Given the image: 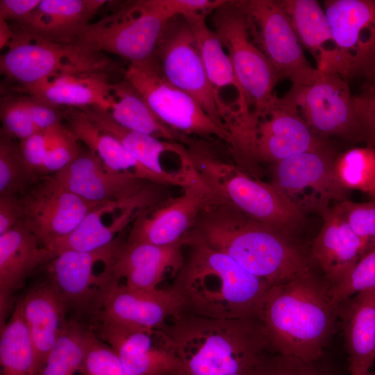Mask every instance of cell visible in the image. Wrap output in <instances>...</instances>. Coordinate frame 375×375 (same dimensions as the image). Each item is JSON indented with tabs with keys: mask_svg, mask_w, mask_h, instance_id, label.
<instances>
[{
	"mask_svg": "<svg viewBox=\"0 0 375 375\" xmlns=\"http://www.w3.org/2000/svg\"><path fill=\"white\" fill-rule=\"evenodd\" d=\"M188 233L271 285L311 271L290 236L248 217L211 191Z\"/></svg>",
	"mask_w": 375,
	"mask_h": 375,
	"instance_id": "obj_1",
	"label": "cell"
},
{
	"mask_svg": "<svg viewBox=\"0 0 375 375\" xmlns=\"http://www.w3.org/2000/svg\"><path fill=\"white\" fill-rule=\"evenodd\" d=\"M339 306L328 282L310 271L271 285L258 318L272 351L314 362L333 332Z\"/></svg>",
	"mask_w": 375,
	"mask_h": 375,
	"instance_id": "obj_2",
	"label": "cell"
},
{
	"mask_svg": "<svg viewBox=\"0 0 375 375\" xmlns=\"http://www.w3.org/2000/svg\"><path fill=\"white\" fill-rule=\"evenodd\" d=\"M184 241L187 254L172 283L184 311L214 319L258 318L271 284L190 233Z\"/></svg>",
	"mask_w": 375,
	"mask_h": 375,
	"instance_id": "obj_3",
	"label": "cell"
},
{
	"mask_svg": "<svg viewBox=\"0 0 375 375\" xmlns=\"http://www.w3.org/2000/svg\"><path fill=\"white\" fill-rule=\"evenodd\" d=\"M162 328L187 375H253L272 351L258 318L214 319L183 311Z\"/></svg>",
	"mask_w": 375,
	"mask_h": 375,
	"instance_id": "obj_4",
	"label": "cell"
},
{
	"mask_svg": "<svg viewBox=\"0 0 375 375\" xmlns=\"http://www.w3.org/2000/svg\"><path fill=\"white\" fill-rule=\"evenodd\" d=\"M185 147L201 179L223 201L290 237L303 224L305 216L270 183L252 176L236 164L221 160L201 139L191 137Z\"/></svg>",
	"mask_w": 375,
	"mask_h": 375,
	"instance_id": "obj_5",
	"label": "cell"
},
{
	"mask_svg": "<svg viewBox=\"0 0 375 375\" xmlns=\"http://www.w3.org/2000/svg\"><path fill=\"white\" fill-rule=\"evenodd\" d=\"M328 142L311 132L284 97L274 95L262 110L240 119L229 150L236 165L258 178L260 163L273 165Z\"/></svg>",
	"mask_w": 375,
	"mask_h": 375,
	"instance_id": "obj_6",
	"label": "cell"
},
{
	"mask_svg": "<svg viewBox=\"0 0 375 375\" xmlns=\"http://www.w3.org/2000/svg\"><path fill=\"white\" fill-rule=\"evenodd\" d=\"M13 33L7 51L0 57V72L17 84V92L63 75L110 74L116 69L106 54Z\"/></svg>",
	"mask_w": 375,
	"mask_h": 375,
	"instance_id": "obj_7",
	"label": "cell"
},
{
	"mask_svg": "<svg viewBox=\"0 0 375 375\" xmlns=\"http://www.w3.org/2000/svg\"><path fill=\"white\" fill-rule=\"evenodd\" d=\"M168 21L154 0L131 1L91 22L75 45L94 53H111L129 63L142 62L153 56Z\"/></svg>",
	"mask_w": 375,
	"mask_h": 375,
	"instance_id": "obj_8",
	"label": "cell"
},
{
	"mask_svg": "<svg viewBox=\"0 0 375 375\" xmlns=\"http://www.w3.org/2000/svg\"><path fill=\"white\" fill-rule=\"evenodd\" d=\"M211 22L228 51L249 110H262L275 95L273 91L281 78L255 42L240 0H226L211 13Z\"/></svg>",
	"mask_w": 375,
	"mask_h": 375,
	"instance_id": "obj_9",
	"label": "cell"
},
{
	"mask_svg": "<svg viewBox=\"0 0 375 375\" xmlns=\"http://www.w3.org/2000/svg\"><path fill=\"white\" fill-rule=\"evenodd\" d=\"M153 56L165 78L195 99L208 115L226 131L236 109L217 97L185 17L176 16L167 22Z\"/></svg>",
	"mask_w": 375,
	"mask_h": 375,
	"instance_id": "obj_10",
	"label": "cell"
},
{
	"mask_svg": "<svg viewBox=\"0 0 375 375\" xmlns=\"http://www.w3.org/2000/svg\"><path fill=\"white\" fill-rule=\"evenodd\" d=\"M338 154L328 142L277 162L272 167L270 183L304 216L322 217L332 203L349 199V190L340 184L334 170Z\"/></svg>",
	"mask_w": 375,
	"mask_h": 375,
	"instance_id": "obj_11",
	"label": "cell"
},
{
	"mask_svg": "<svg viewBox=\"0 0 375 375\" xmlns=\"http://www.w3.org/2000/svg\"><path fill=\"white\" fill-rule=\"evenodd\" d=\"M283 97L317 137L362 142L353 96L342 76L319 72L310 83L292 85Z\"/></svg>",
	"mask_w": 375,
	"mask_h": 375,
	"instance_id": "obj_12",
	"label": "cell"
},
{
	"mask_svg": "<svg viewBox=\"0 0 375 375\" xmlns=\"http://www.w3.org/2000/svg\"><path fill=\"white\" fill-rule=\"evenodd\" d=\"M124 78L169 127L188 136L216 137L229 145V133L216 124L195 99L165 78L154 56L129 63Z\"/></svg>",
	"mask_w": 375,
	"mask_h": 375,
	"instance_id": "obj_13",
	"label": "cell"
},
{
	"mask_svg": "<svg viewBox=\"0 0 375 375\" xmlns=\"http://www.w3.org/2000/svg\"><path fill=\"white\" fill-rule=\"evenodd\" d=\"M52 176L65 188L90 202H124L142 210L165 199L160 190L165 185L132 174L111 171L88 149H83L67 167Z\"/></svg>",
	"mask_w": 375,
	"mask_h": 375,
	"instance_id": "obj_14",
	"label": "cell"
},
{
	"mask_svg": "<svg viewBox=\"0 0 375 375\" xmlns=\"http://www.w3.org/2000/svg\"><path fill=\"white\" fill-rule=\"evenodd\" d=\"M252 36L278 73L292 85L310 83L319 74L307 60L303 47L278 0H240Z\"/></svg>",
	"mask_w": 375,
	"mask_h": 375,
	"instance_id": "obj_15",
	"label": "cell"
},
{
	"mask_svg": "<svg viewBox=\"0 0 375 375\" xmlns=\"http://www.w3.org/2000/svg\"><path fill=\"white\" fill-rule=\"evenodd\" d=\"M122 231L108 245L91 251H64L40 267L46 278L59 292L68 308L90 313L98 310L106 285L94 266L111 265L124 247L127 233Z\"/></svg>",
	"mask_w": 375,
	"mask_h": 375,
	"instance_id": "obj_16",
	"label": "cell"
},
{
	"mask_svg": "<svg viewBox=\"0 0 375 375\" xmlns=\"http://www.w3.org/2000/svg\"><path fill=\"white\" fill-rule=\"evenodd\" d=\"M19 200L21 222L33 233L40 245L49 250L101 203L82 199L62 186L52 175L40 177L19 196Z\"/></svg>",
	"mask_w": 375,
	"mask_h": 375,
	"instance_id": "obj_17",
	"label": "cell"
},
{
	"mask_svg": "<svg viewBox=\"0 0 375 375\" xmlns=\"http://www.w3.org/2000/svg\"><path fill=\"white\" fill-rule=\"evenodd\" d=\"M210 193L192 164L182 194L165 198L139 211L127 233L125 244L169 245L183 240L192 228Z\"/></svg>",
	"mask_w": 375,
	"mask_h": 375,
	"instance_id": "obj_18",
	"label": "cell"
},
{
	"mask_svg": "<svg viewBox=\"0 0 375 375\" xmlns=\"http://www.w3.org/2000/svg\"><path fill=\"white\" fill-rule=\"evenodd\" d=\"M91 327L131 375H187L172 339L163 328L103 323Z\"/></svg>",
	"mask_w": 375,
	"mask_h": 375,
	"instance_id": "obj_19",
	"label": "cell"
},
{
	"mask_svg": "<svg viewBox=\"0 0 375 375\" xmlns=\"http://www.w3.org/2000/svg\"><path fill=\"white\" fill-rule=\"evenodd\" d=\"M183 311V299L172 283L150 290L133 289L121 283H112L105 290L92 321L162 328L170 319Z\"/></svg>",
	"mask_w": 375,
	"mask_h": 375,
	"instance_id": "obj_20",
	"label": "cell"
},
{
	"mask_svg": "<svg viewBox=\"0 0 375 375\" xmlns=\"http://www.w3.org/2000/svg\"><path fill=\"white\" fill-rule=\"evenodd\" d=\"M324 12L337 49L338 75H358L375 50V0H326Z\"/></svg>",
	"mask_w": 375,
	"mask_h": 375,
	"instance_id": "obj_21",
	"label": "cell"
},
{
	"mask_svg": "<svg viewBox=\"0 0 375 375\" xmlns=\"http://www.w3.org/2000/svg\"><path fill=\"white\" fill-rule=\"evenodd\" d=\"M184 243V239L169 245L124 243L114 262L103 266L101 273L107 286L124 279L122 284L133 289L150 290L160 288L158 285L169 272L175 278L181 268Z\"/></svg>",
	"mask_w": 375,
	"mask_h": 375,
	"instance_id": "obj_22",
	"label": "cell"
},
{
	"mask_svg": "<svg viewBox=\"0 0 375 375\" xmlns=\"http://www.w3.org/2000/svg\"><path fill=\"white\" fill-rule=\"evenodd\" d=\"M22 222L0 235V322L6 324L15 293L26 280L53 258Z\"/></svg>",
	"mask_w": 375,
	"mask_h": 375,
	"instance_id": "obj_23",
	"label": "cell"
},
{
	"mask_svg": "<svg viewBox=\"0 0 375 375\" xmlns=\"http://www.w3.org/2000/svg\"><path fill=\"white\" fill-rule=\"evenodd\" d=\"M104 0H42L25 19L14 24L13 32L47 42L75 45Z\"/></svg>",
	"mask_w": 375,
	"mask_h": 375,
	"instance_id": "obj_24",
	"label": "cell"
},
{
	"mask_svg": "<svg viewBox=\"0 0 375 375\" xmlns=\"http://www.w3.org/2000/svg\"><path fill=\"white\" fill-rule=\"evenodd\" d=\"M79 109L101 130L117 139L142 165L162 177L168 185L185 186L192 167L191 160L181 164L178 172L165 169L160 157L165 152H172L180 159L188 156L186 147L178 142L166 141L129 130L116 123L101 108L90 106Z\"/></svg>",
	"mask_w": 375,
	"mask_h": 375,
	"instance_id": "obj_25",
	"label": "cell"
},
{
	"mask_svg": "<svg viewBox=\"0 0 375 375\" xmlns=\"http://www.w3.org/2000/svg\"><path fill=\"white\" fill-rule=\"evenodd\" d=\"M17 304L31 339L34 374L37 375L67 322L65 316L69 308L46 278L28 290Z\"/></svg>",
	"mask_w": 375,
	"mask_h": 375,
	"instance_id": "obj_26",
	"label": "cell"
},
{
	"mask_svg": "<svg viewBox=\"0 0 375 375\" xmlns=\"http://www.w3.org/2000/svg\"><path fill=\"white\" fill-rule=\"evenodd\" d=\"M323 225L312 252L331 286L340 283L367 251L366 242L352 229L337 204L322 216Z\"/></svg>",
	"mask_w": 375,
	"mask_h": 375,
	"instance_id": "obj_27",
	"label": "cell"
},
{
	"mask_svg": "<svg viewBox=\"0 0 375 375\" xmlns=\"http://www.w3.org/2000/svg\"><path fill=\"white\" fill-rule=\"evenodd\" d=\"M140 210L119 201L103 202L90 210L79 224L49 249L54 257L64 251H91L110 242L133 222Z\"/></svg>",
	"mask_w": 375,
	"mask_h": 375,
	"instance_id": "obj_28",
	"label": "cell"
},
{
	"mask_svg": "<svg viewBox=\"0 0 375 375\" xmlns=\"http://www.w3.org/2000/svg\"><path fill=\"white\" fill-rule=\"evenodd\" d=\"M108 73L86 72L63 75L21 90L65 108L97 106L108 111L112 100Z\"/></svg>",
	"mask_w": 375,
	"mask_h": 375,
	"instance_id": "obj_29",
	"label": "cell"
},
{
	"mask_svg": "<svg viewBox=\"0 0 375 375\" xmlns=\"http://www.w3.org/2000/svg\"><path fill=\"white\" fill-rule=\"evenodd\" d=\"M299 40L315 57L317 69L338 74L335 44L325 12L315 0H278Z\"/></svg>",
	"mask_w": 375,
	"mask_h": 375,
	"instance_id": "obj_30",
	"label": "cell"
},
{
	"mask_svg": "<svg viewBox=\"0 0 375 375\" xmlns=\"http://www.w3.org/2000/svg\"><path fill=\"white\" fill-rule=\"evenodd\" d=\"M64 111L66 127L79 142L95 153L108 169L168 185L162 177L142 165L117 139L101 130L79 109L64 108Z\"/></svg>",
	"mask_w": 375,
	"mask_h": 375,
	"instance_id": "obj_31",
	"label": "cell"
},
{
	"mask_svg": "<svg viewBox=\"0 0 375 375\" xmlns=\"http://www.w3.org/2000/svg\"><path fill=\"white\" fill-rule=\"evenodd\" d=\"M351 375H363L375 360V289L356 294L343 313Z\"/></svg>",
	"mask_w": 375,
	"mask_h": 375,
	"instance_id": "obj_32",
	"label": "cell"
},
{
	"mask_svg": "<svg viewBox=\"0 0 375 375\" xmlns=\"http://www.w3.org/2000/svg\"><path fill=\"white\" fill-rule=\"evenodd\" d=\"M111 94L112 100L107 112L120 126L166 141L184 145L188 142L191 136L178 132L163 123L124 77L112 83Z\"/></svg>",
	"mask_w": 375,
	"mask_h": 375,
	"instance_id": "obj_33",
	"label": "cell"
},
{
	"mask_svg": "<svg viewBox=\"0 0 375 375\" xmlns=\"http://www.w3.org/2000/svg\"><path fill=\"white\" fill-rule=\"evenodd\" d=\"M208 14L198 13L185 16L195 38L208 78L217 97L221 88L233 85L237 90V108L240 113L249 111L244 92L238 82L231 61L224 50L217 33L208 28ZM184 17V16H183Z\"/></svg>",
	"mask_w": 375,
	"mask_h": 375,
	"instance_id": "obj_34",
	"label": "cell"
},
{
	"mask_svg": "<svg viewBox=\"0 0 375 375\" xmlns=\"http://www.w3.org/2000/svg\"><path fill=\"white\" fill-rule=\"evenodd\" d=\"M93 332L91 326L76 320L67 321L37 375L79 374Z\"/></svg>",
	"mask_w": 375,
	"mask_h": 375,
	"instance_id": "obj_35",
	"label": "cell"
},
{
	"mask_svg": "<svg viewBox=\"0 0 375 375\" xmlns=\"http://www.w3.org/2000/svg\"><path fill=\"white\" fill-rule=\"evenodd\" d=\"M0 364L1 375H35L31 339L17 303L1 327Z\"/></svg>",
	"mask_w": 375,
	"mask_h": 375,
	"instance_id": "obj_36",
	"label": "cell"
},
{
	"mask_svg": "<svg viewBox=\"0 0 375 375\" xmlns=\"http://www.w3.org/2000/svg\"><path fill=\"white\" fill-rule=\"evenodd\" d=\"M40 178L24 159L19 141L0 133V194L20 196Z\"/></svg>",
	"mask_w": 375,
	"mask_h": 375,
	"instance_id": "obj_37",
	"label": "cell"
},
{
	"mask_svg": "<svg viewBox=\"0 0 375 375\" xmlns=\"http://www.w3.org/2000/svg\"><path fill=\"white\" fill-rule=\"evenodd\" d=\"M334 170L344 188L369 194L375 174V148L354 147L338 153Z\"/></svg>",
	"mask_w": 375,
	"mask_h": 375,
	"instance_id": "obj_38",
	"label": "cell"
},
{
	"mask_svg": "<svg viewBox=\"0 0 375 375\" xmlns=\"http://www.w3.org/2000/svg\"><path fill=\"white\" fill-rule=\"evenodd\" d=\"M375 289V247L367 251L347 275L331 286L333 301L338 306L353 294Z\"/></svg>",
	"mask_w": 375,
	"mask_h": 375,
	"instance_id": "obj_39",
	"label": "cell"
},
{
	"mask_svg": "<svg viewBox=\"0 0 375 375\" xmlns=\"http://www.w3.org/2000/svg\"><path fill=\"white\" fill-rule=\"evenodd\" d=\"M1 132L19 141L42 131L35 126L22 94H9L0 101Z\"/></svg>",
	"mask_w": 375,
	"mask_h": 375,
	"instance_id": "obj_40",
	"label": "cell"
},
{
	"mask_svg": "<svg viewBox=\"0 0 375 375\" xmlns=\"http://www.w3.org/2000/svg\"><path fill=\"white\" fill-rule=\"evenodd\" d=\"M79 375H131L114 350L93 332L83 369Z\"/></svg>",
	"mask_w": 375,
	"mask_h": 375,
	"instance_id": "obj_41",
	"label": "cell"
},
{
	"mask_svg": "<svg viewBox=\"0 0 375 375\" xmlns=\"http://www.w3.org/2000/svg\"><path fill=\"white\" fill-rule=\"evenodd\" d=\"M79 141L63 124L47 152L42 176L53 175L67 167L82 151Z\"/></svg>",
	"mask_w": 375,
	"mask_h": 375,
	"instance_id": "obj_42",
	"label": "cell"
},
{
	"mask_svg": "<svg viewBox=\"0 0 375 375\" xmlns=\"http://www.w3.org/2000/svg\"><path fill=\"white\" fill-rule=\"evenodd\" d=\"M354 232L367 245L375 234V199L355 203L349 199L337 203Z\"/></svg>",
	"mask_w": 375,
	"mask_h": 375,
	"instance_id": "obj_43",
	"label": "cell"
},
{
	"mask_svg": "<svg viewBox=\"0 0 375 375\" xmlns=\"http://www.w3.org/2000/svg\"><path fill=\"white\" fill-rule=\"evenodd\" d=\"M253 375H324L313 362L279 353L267 354Z\"/></svg>",
	"mask_w": 375,
	"mask_h": 375,
	"instance_id": "obj_44",
	"label": "cell"
},
{
	"mask_svg": "<svg viewBox=\"0 0 375 375\" xmlns=\"http://www.w3.org/2000/svg\"><path fill=\"white\" fill-rule=\"evenodd\" d=\"M62 124L52 130L39 131L19 141L24 159L38 177H42V169L47 152L58 128Z\"/></svg>",
	"mask_w": 375,
	"mask_h": 375,
	"instance_id": "obj_45",
	"label": "cell"
},
{
	"mask_svg": "<svg viewBox=\"0 0 375 375\" xmlns=\"http://www.w3.org/2000/svg\"><path fill=\"white\" fill-rule=\"evenodd\" d=\"M362 142L375 148V85L364 86L362 92L353 96Z\"/></svg>",
	"mask_w": 375,
	"mask_h": 375,
	"instance_id": "obj_46",
	"label": "cell"
},
{
	"mask_svg": "<svg viewBox=\"0 0 375 375\" xmlns=\"http://www.w3.org/2000/svg\"><path fill=\"white\" fill-rule=\"evenodd\" d=\"M22 215L19 195L0 194V235L21 222Z\"/></svg>",
	"mask_w": 375,
	"mask_h": 375,
	"instance_id": "obj_47",
	"label": "cell"
},
{
	"mask_svg": "<svg viewBox=\"0 0 375 375\" xmlns=\"http://www.w3.org/2000/svg\"><path fill=\"white\" fill-rule=\"evenodd\" d=\"M41 0H1L0 19L17 24L25 19L39 6Z\"/></svg>",
	"mask_w": 375,
	"mask_h": 375,
	"instance_id": "obj_48",
	"label": "cell"
},
{
	"mask_svg": "<svg viewBox=\"0 0 375 375\" xmlns=\"http://www.w3.org/2000/svg\"><path fill=\"white\" fill-rule=\"evenodd\" d=\"M358 75L365 78L364 86L375 85V50L366 61Z\"/></svg>",
	"mask_w": 375,
	"mask_h": 375,
	"instance_id": "obj_49",
	"label": "cell"
},
{
	"mask_svg": "<svg viewBox=\"0 0 375 375\" xmlns=\"http://www.w3.org/2000/svg\"><path fill=\"white\" fill-rule=\"evenodd\" d=\"M14 33L10 25L6 21L0 19V49L8 47Z\"/></svg>",
	"mask_w": 375,
	"mask_h": 375,
	"instance_id": "obj_50",
	"label": "cell"
},
{
	"mask_svg": "<svg viewBox=\"0 0 375 375\" xmlns=\"http://www.w3.org/2000/svg\"><path fill=\"white\" fill-rule=\"evenodd\" d=\"M369 194L374 197V199H375V174L373 178V182Z\"/></svg>",
	"mask_w": 375,
	"mask_h": 375,
	"instance_id": "obj_51",
	"label": "cell"
},
{
	"mask_svg": "<svg viewBox=\"0 0 375 375\" xmlns=\"http://www.w3.org/2000/svg\"><path fill=\"white\" fill-rule=\"evenodd\" d=\"M363 375H375V374H374V373H371V372H368L367 373H366V374H363Z\"/></svg>",
	"mask_w": 375,
	"mask_h": 375,
	"instance_id": "obj_52",
	"label": "cell"
}]
</instances>
